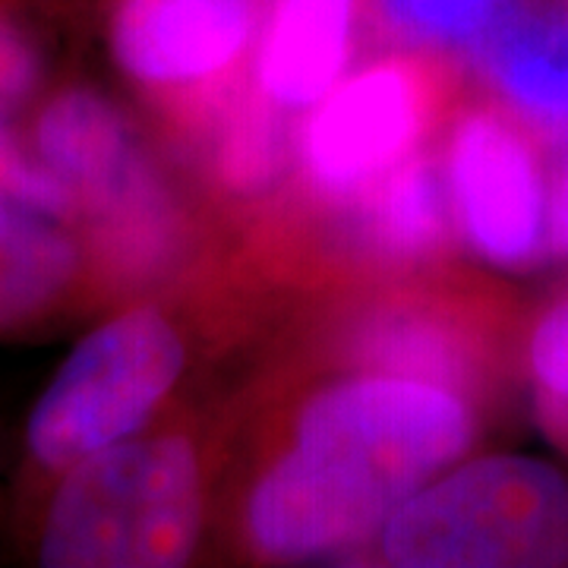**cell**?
<instances>
[{
	"label": "cell",
	"mask_w": 568,
	"mask_h": 568,
	"mask_svg": "<svg viewBox=\"0 0 568 568\" xmlns=\"http://www.w3.org/2000/svg\"><path fill=\"white\" fill-rule=\"evenodd\" d=\"M203 477L181 436L118 443L70 467L44 521L51 568L183 566L200 540Z\"/></svg>",
	"instance_id": "cell-1"
},
{
	"label": "cell",
	"mask_w": 568,
	"mask_h": 568,
	"mask_svg": "<svg viewBox=\"0 0 568 568\" xmlns=\"http://www.w3.org/2000/svg\"><path fill=\"white\" fill-rule=\"evenodd\" d=\"M383 556L402 568L566 566L568 480L525 455L467 462L395 508Z\"/></svg>",
	"instance_id": "cell-2"
},
{
	"label": "cell",
	"mask_w": 568,
	"mask_h": 568,
	"mask_svg": "<svg viewBox=\"0 0 568 568\" xmlns=\"http://www.w3.org/2000/svg\"><path fill=\"white\" fill-rule=\"evenodd\" d=\"M39 159L89 215L95 246L123 278H155L181 253V212L136 133L95 92H67L39 121Z\"/></svg>",
	"instance_id": "cell-3"
},
{
	"label": "cell",
	"mask_w": 568,
	"mask_h": 568,
	"mask_svg": "<svg viewBox=\"0 0 568 568\" xmlns=\"http://www.w3.org/2000/svg\"><path fill=\"white\" fill-rule=\"evenodd\" d=\"M181 369V335L155 310H133L95 328L32 410V455L48 467H73L118 446L162 405Z\"/></svg>",
	"instance_id": "cell-4"
},
{
	"label": "cell",
	"mask_w": 568,
	"mask_h": 568,
	"mask_svg": "<svg viewBox=\"0 0 568 568\" xmlns=\"http://www.w3.org/2000/svg\"><path fill=\"white\" fill-rule=\"evenodd\" d=\"M410 489L369 458L294 443L246 503V534L268 556L306 559L354 547L386 528Z\"/></svg>",
	"instance_id": "cell-5"
},
{
	"label": "cell",
	"mask_w": 568,
	"mask_h": 568,
	"mask_svg": "<svg viewBox=\"0 0 568 568\" xmlns=\"http://www.w3.org/2000/svg\"><path fill=\"white\" fill-rule=\"evenodd\" d=\"M294 439L361 448L407 487L420 489L470 446L474 414L455 388L369 373L310 398Z\"/></svg>",
	"instance_id": "cell-6"
},
{
	"label": "cell",
	"mask_w": 568,
	"mask_h": 568,
	"mask_svg": "<svg viewBox=\"0 0 568 568\" xmlns=\"http://www.w3.org/2000/svg\"><path fill=\"white\" fill-rule=\"evenodd\" d=\"M424 121V82L405 63H376L335 82L297 136L306 183L328 200L361 196L405 162Z\"/></svg>",
	"instance_id": "cell-7"
},
{
	"label": "cell",
	"mask_w": 568,
	"mask_h": 568,
	"mask_svg": "<svg viewBox=\"0 0 568 568\" xmlns=\"http://www.w3.org/2000/svg\"><path fill=\"white\" fill-rule=\"evenodd\" d=\"M448 203L470 246L496 265L530 263L547 237V193L528 140L496 114L458 123L448 145Z\"/></svg>",
	"instance_id": "cell-8"
},
{
	"label": "cell",
	"mask_w": 568,
	"mask_h": 568,
	"mask_svg": "<svg viewBox=\"0 0 568 568\" xmlns=\"http://www.w3.org/2000/svg\"><path fill=\"white\" fill-rule=\"evenodd\" d=\"M253 32V0H123L114 58L149 85H196L241 61Z\"/></svg>",
	"instance_id": "cell-9"
},
{
	"label": "cell",
	"mask_w": 568,
	"mask_h": 568,
	"mask_svg": "<svg viewBox=\"0 0 568 568\" xmlns=\"http://www.w3.org/2000/svg\"><path fill=\"white\" fill-rule=\"evenodd\" d=\"M354 0H278L256 80L278 108H313L338 82L351 48Z\"/></svg>",
	"instance_id": "cell-10"
},
{
	"label": "cell",
	"mask_w": 568,
	"mask_h": 568,
	"mask_svg": "<svg viewBox=\"0 0 568 568\" xmlns=\"http://www.w3.org/2000/svg\"><path fill=\"white\" fill-rule=\"evenodd\" d=\"M480 63L518 111L568 140V17L515 10L480 41Z\"/></svg>",
	"instance_id": "cell-11"
},
{
	"label": "cell",
	"mask_w": 568,
	"mask_h": 568,
	"mask_svg": "<svg viewBox=\"0 0 568 568\" xmlns=\"http://www.w3.org/2000/svg\"><path fill=\"white\" fill-rule=\"evenodd\" d=\"M361 196L364 205L354 234L373 256L388 263H417L433 256L446 241V186L436 164L424 155H407Z\"/></svg>",
	"instance_id": "cell-12"
},
{
	"label": "cell",
	"mask_w": 568,
	"mask_h": 568,
	"mask_svg": "<svg viewBox=\"0 0 568 568\" xmlns=\"http://www.w3.org/2000/svg\"><path fill=\"white\" fill-rule=\"evenodd\" d=\"M354 361L388 376L424 379L465 395L477 376V354L462 328L420 306L373 313L354 332Z\"/></svg>",
	"instance_id": "cell-13"
},
{
	"label": "cell",
	"mask_w": 568,
	"mask_h": 568,
	"mask_svg": "<svg viewBox=\"0 0 568 568\" xmlns=\"http://www.w3.org/2000/svg\"><path fill=\"white\" fill-rule=\"evenodd\" d=\"M77 272V246L44 215L0 196V325L54 301Z\"/></svg>",
	"instance_id": "cell-14"
},
{
	"label": "cell",
	"mask_w": 568,
	"mask_h": 568,
	"mask_svg": "<svg viewBox=\"0 0 568 568\" xmlns=\"http://www.w3.org/2000/svg\"><path fill=\"white\" fill-rule=\"evenodd\" d=\"M275 108L265 95L250 92L215 104L209 121V164L231 193L256 196L278 181L284 136Z\"/></svg>",
	"instance_id": "cell-15"
},
{
	"label": "cell",
	"mask_w": 568,
	"mask_h": 568,
	"mask_svg": "<svg viewBox=\"0 0 568 568\" xmlns=\"http://www.w3.org/2000/svg\"><path fill=\"white\" fill-rule=\"evenodd\" d=\"M386 20L420 44H480L518 10V0H379Z\"/></svg>",
	"instance_id": "cell-16"
},
{
	"label": "cell",
	"mask_w": 568,
	"mask_h": 568,
	"mask_svg": "<svg viewBox=\"0 0 568 568\" xmlns=\"http://www.w3.org/2000/svg\"><path fill=\"white\" fill-rule=\"evenodd\" d=\"M0 196L29 205L41 215H63L73 205V196L58 181V174L44 162H32L22 152L20 142L7 130L3 114H0Z\"/></svg>",
	"instance_id": "cell-17"
},
{
	"label": "cell",
	"mask_w": 568,
	"mask_h": 568,
	"mask_svg": "<svg viewBox=\"0 0 568 568\" xmlns=\"http://www.w3.org/2000/svg\"><path fill=\"white\" fill-rule=\"evenodd\" d=\"M530 369L549 407L568 417V301L552 306L534 328Z\"/></svg>",
	"instance_id": "cell-18"
},
{
	"label": "cell",
	"mask_w": 568,
	"mask_h": 568,
	"mask_svg": "<svg viewBox=\"0 0 568 568\" xmlns=\"http://www.w3.org/2000/svg\"><path fill=\"white\" fill-rule=\"evenodd\" d=\"M39 80L36 51L22 41L17 29L0 22V104L20 102Z\"/></svg>",
	"instance_id": "cell-19"
},
{
	"label": "cell",
	"mask_w": 568,
	"mask_h": 568,
	"mask_svg": "<svg viewBox=\"0 0 568 568\" xmlns=\"http://www.w3.org/2000/svg\"><path fill=\"white\" fill-rule=\"evenodd\" d=\"M547 241L556 256L568 260V149L559 162L547 200Z\"/></svg>",
	"instance_id": "cell-20"
}]
</instances>
